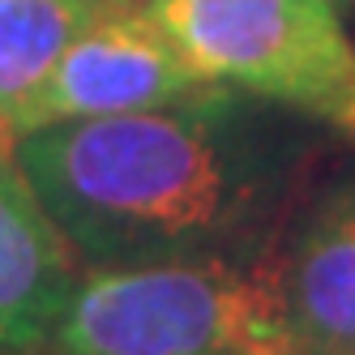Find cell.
Here are the masks:
<instances>
[{
    "instance_id": "obj_1",
    "label": "cell",
    "mask_w": 355,
    "mask_h": 355,
    "mask_svg": "<svg viewBox=\"0 0 355 355\" xmlns=\"http://www.w3.org/2000/svg\"><path fill=\"white\" fill-rule=\"evenodd\" d=\"M13 150L90 270L261 257V232L287 184L278 137L232 90L180 107L43 124Z\"/></svg>"
},
{
    "instance_id": "obj_2",
    "label": "cell",
    "mask_w": 355,
    "mask_h": 355,
    "mask_svg": "<svg viewBox=\"0 0 355 355\" xmlns=\"http://www.w3.org/2000/svg\"><path fill=\"white\" fill-rule=\"evenodd\" d=\"M52 355H287L274 257L94 266L78 278Z\"/></svg>"
},
{
    "instance_id": "obj_3",
    "label": "cell",
    "mask_w": 355,
    "mask_h": 355,
    "mask_svg": "<svg viewBox=\"0 0 355 355\" xmlns=\"http://www.w3.org/2000/svg\"><path fill=\"white\" fill-rule=\"evenodd\" d=\"M150 9L214 86L355 137V43L334 0H150Z\"/></svg>"
},
{
    "instance_id": "obj_4",
    "label": "cell",
    "mask_w": 355,
    "mask_h": 355,
    "mask_svg": "<svg viewBox=\"0 0 355 355\" xmlns=\"http://www.w3.org/2000/svg\"><path fill=\"white\" fill-rule=\"evenodd\" d=\"M223 90L227 86H214L189 64L180 43L155 17L150 0L146 5L124 0V5H103L90 26L69 43L52 78L17 120V137L60 120L180 107Z\"/></svg>"
},
{
    "instance_id": "obj_5",
    "label": "cell",
    "mask_w": 355,
    "mask_h": 355,
    "mask_svg": "<svg viewBox=\"0 0 355 355\" xmlns=\"http://www.w3.org/2000/svg\"><path fill=\"white\" fill-rule=\"evenodd\" d=\"M78 278V252L26 180L13 137L0 133V347L52 343Z\"/></svg>"
},
{
    "instance_id": "obj_6",
    "label": "cell",
    "mask_w": 355,
    "mask_h": 355,
    "mask_svg": "<svg viewBox=\"0 0 355 355\" xmlns=\"http://www.w3.org/2000/svg\"><path fill=\"white\" fill-rule=\"evenodd\" d=\"M274 266L287 355H355V184L329 193Z\"/></svg>"
},
{
    "instance_id": "obj_7",
    "label": "cell",
    "mask_w": 355,
    "mask_h": 355,
    "mask_svg": "<svg viewBox=\"0 0 355 355\" xmlns=\"http://www.w3.org/2000/svg\"><path fill=\"white\" fill-rule=\"evenodd\" d=\"M98 9L103 0H0V133L17 141V120Z\"/></svg>"
},
{
    "instance_id": "obj_8",
    "label": "cell",
    "mask_w": 355,
    "mask_h": 355,
    "mask_svg": "<svg viewBox=\"0 0 355 355\" xmlns=\"http://www.w3.org/2000/svg\"><path fill=\"white\" fill-rule=\"evenodd\" d=\"M103 5H124V0H103Z\"/></svg>"
}]
</instances>
